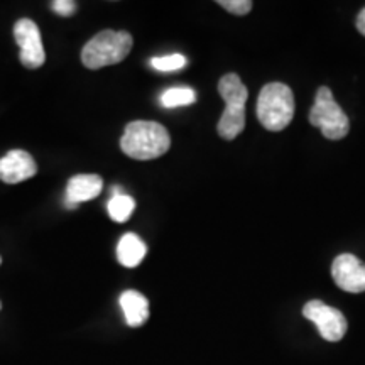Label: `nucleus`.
Instances as JSON below:
<instances>
[{"mask_svg":"<svg viewBox=\"0 0 365 365\" xmlns=\"http://www.w3.org/2000/svg\"><path fill=\"white\" fill-rule=\"evenodd\" d=\"M218 6L225 9L227 12L235 14V16H245L252 11L254 4L250 0H218Z\"/></svg>","mask_w":365,"mask_h":365,"instance_id":"nucleus-16","label":"nucleus"},{"mask_svg":"<svg viewBox=\"0 0 365 365\" xmlns=\"http://www.w3.org/2000/svg\"><path fill=\"white\" fill-rule=\"evenodd\" d=\"M357 29L360 31V34L365 36V7L359 12L357 16Z\"/></svg>","mask_w":365,"mask_h":365,"instance_id":"nucleus-18","label":"nucleus"},{"mask_svg":"<svg viewBox=\"0 0 365 365\" xmlns=\"http://www.w3.org/2000/svg\"><path fill=\"white\" fill-rule=\"evenodd\" d=\"M51 9L58 14V16L70 17L76 11V4L73 2V0H54L51 4Z\"/></svg>","mask_w":365,"mask_h":365,"instance_id":"nucleus-17","label":"nucleus"},{"mask_svg":"<svg viewBox=\"0 0 365 365\" xmlns=\"http://www.w3.org/2000/svg\"><path fill=\"white\" fill-rule=\"evenodd\" d=\"M103 190V181L98 175H78L73 176L66 185L65 205L70 210L76 208L80 203L97 198Z\"/></svg>","mask_w":365,"mask_h":365,"instance_id":"nucleus-10","label":"nucleus"},{"mask_svg":"<svg viewBox=\"0 0 365 365\" xmlns=\"http://www.w3.org/2000/svg\"><path fill=\"white\" fill-rule=\"evenodd\" d=\"M186 63L188 61H186V58L182 54H168V56L150 59V66L163 73L181 70V68L186 66Z\"/></svg>","mask_w":365,"mask_h":365,"instance_id":"nucleus-15","label":"nucleus"},{"mask_svg":"<svg viewBox=\"0 0 365 365\" xmlns=\"http://www.w3.org/2000/svg\"><path fill=\"white\" fill-rule=\"evenodd\" d=\"M309 124L318 127L322 134L330 140H340L349 134L350 120L346 113L333 97L328 86L318 88L317 98H314L313 108L308 115Z\"/></svg>","mask_w":365,"mask_h":365,"instance_id":"nucleus-5","label":"nucleus"},{"mask_svg":"<svg viewBox=\"0 0 365 365\" xmlns=\"http://www.w3.org/2000/svg\"><path fill=\"white\" fill-rule=\"evenodd\" d=\"M0 264H2V257H0Z\"/></svg>","mask_w":365,"mask_h":365,"instance_id":"nucleus-19","label":"nucleus"},{"mask_svg":"<svg viewBox=\"0 0 365 365\" xmlns=\"http://www.w3.org/2000/svg\"><path fill=\"white\" fill-rule=\"evenodd\" d=\"M148 247L135 234H125L118 240L117 259L124 267H137L144 261Z\"/></svg>","mask_w":365,"mask_h":365,"instance_id":"nucleus-12","label":"nucleus"},{"mask_svg":"<svg viewBox=\"0 0 365 365\" xmlns=\"http://www.w3.org/2000/svg\"><path fill=\"white\" fill-rule=\"evenodd\" d=\"M122 312H124L125 323L129 327H140L149 318V301L139 291H125L118 299Z\"/></svg>","mask_w":365,"mask_h":365,"instance_id":"nucleus-11","label":"nucleus"},{"mask_svg":"<svg viewBox=\"0 0 365 365\" xmlns=\"http://www.w3.org/2000/svg\"><path fill=\"white\" fill-rule=\"evenodd\" d=\"M38 173V164L26 150L16 149L0 159V180L7 185H17Z\"/></svg>","mask_w":365,"mask_h":365,"instance_id":"nucleus-9","label":"nucleus"},{"mask_svg":"<svg viewBox=\"0 0 365 365\" xmlns=\"http://www.w3.org/2000/svg\"><path fill=\"white\" fill-rule=\"evenodd\" d=\"M331 277L345 293H364L365 264L352 254H340L331 264Z\"/></svg>","mask_w":365,"mask_h":365,"instance_id":"nucleus-8","label":"nucleus"},{"mask_svg":"<svg viewBox=\"0 0 365 365\" xmlns=\"http://www.w3.org/2000/svg\"><path fill=\"white\" fill-rule=\"evenodd\" d=\"M255 112L266 130H284L294 117L293 91L284 83H267L259 93Z\"/></svg>","mask_w":365,"mask_h":365,"instance_id":"nucleus-3","label":"nucleus"},{"mask_svg":"<svg viewBox=\"0 0 365 365\" xmlns=\"http://www.w3.org/2000/svg\"><path fill=\"white\" fill-rule=\"evenodd\" d=\"M303 317L314 323L322 339L327 341H339L346 333V319L340 309L328 307L323 301H309L304 304Z\"/></svg>","mask_w":365,"mask_h":365,"instance_id":"nucleus-6","label":"nucleus"},{"mask_svg":"<svg viewBox=\"0 0 365 365\" xmlns=\"http://www.w3.org/2000/svg\"><path fill=\"white\" fill-rule=\"evenodd\" d=\"M171 148V137L166 127L150 120H134L127 124L120 139V149L125 156L137 161L161 158Z\"/></svg>","mask_w":365,"mask_h":365,"instance_id":"nucleus-1","label":"nucleus"},{"mask_svg":"<svg viewBox=\"0 0 365 365\" xmlns=\"http://www.w3.org/2000/svg\"><path fill=\"white\" fill-rule=\"evenodd\" d=\"M134 39L125 31H102L85 44L81 51V61L88 70L117 65L124 61L130 53Z\"/></svg>","mask_w":365,"mask_h":365,"instance_id":"nucleus-4","label":"nucleus"},{"mask_svg":"<svg viewBox=\"0 0 365 365\" xmlns=\"http://www.w3.org/2000/svg\"><path fill=\"white\" fill-rule=\"evenodd\" d=\"M196 93L195 90L186 88V86H178V88H170L161 95V105L164 108H178L186 107V105L195 103Z\"/></svg>","mask_w":365,"mask_h":365,"instance_id":"nucleus-14","label":"nucleus"},{"mask_svg":"<svg viewBox=\"0 0 365 365\" xmlns=\"http://www.w3.org/2000/svg\"><path fill=\"white\" fill-rule=\"evenodd\" d=\"M14 38L19 44V59L22 66L27 70H38L44 65L46 53L43 48V39H41L39 27L34 21L21 19L14 26Z\"/></svg>","mask_w":365,"mask_h":365,"instance_id":"nucleus-7","label":"nucleus"},{"mask_svg":"<svg viewBox=\"0 0 365 365\" xmlns=\"http://www.w3.org/2000/svg\"><path fill=\"white\" fill-rule=\"evenodd\" d=\"M135 202L129 195H113L107 205V212L113 222L124 223L134 213Z\"/></svg>","mask_w":365,"mask_h":365,"instance_id":"nucleus-13","label":"nucleus"},{"mask_svg":"<svg viewBox=\"0 0 365 365\" xmlns=\"http://www.w3.org/2000/svg\"><path fill=\"white\" fill-rule=\"evenodd\" d=\"M218 93L225 102V110L217 125L218 135L225 140H234L245 127V102L249 98L247 86L242 83L239 75L228 73L218 81Z\"/></svg>","mask_w":365,"mask_h":365,"instance_id":"nucleus-2","label":"nucleus"}]
</instances>
